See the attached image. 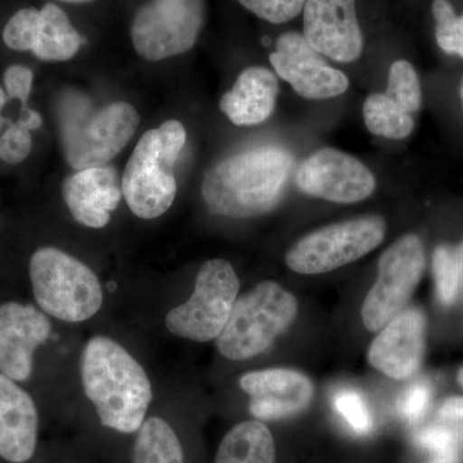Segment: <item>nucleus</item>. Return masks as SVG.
Listing matches in <instances>:
<instances>
[{
  "label": "nucleus",
  "mask_w": 463,
  "mask_h": 463,
  "mask_svg": "<svg viewBox=\"0 0 463 463\" xmlns=\"http://www.w3.org/2000/svg\"><path fill=\"white\" fill-rule=\"evenodd\" d=\"M272 434L264 423L241 422L222 440L215 463H274Z\"/></svg>",
  "instance_id": "nucleus-21"
},
{
  "label": "nucleus",
  "mask_w": 463,
  "mask_h": 463,
  "mask_svg": "<svg viewBox=\"0 0 463 463\" xmlns=\"http://www.w3.org/2000/svg\"><path fill=\"white\" fill-rule=\"evenodd\" d=\"M17 121L29 130L39 129L43 125L42 116L30 108L21 109L20 118Z\"/></svg>",
  "instance_id": "nucleus-35"
},
{
  "label": "nucleus",
  "mask_w": 463,
  "mask_h": 463,
  "mask_svg": "<svg viewBox=\"0 0 463 463\" xmlns=\"http://www.w3.org/2000/svg\"><path fill=\"white\" fill-rule=\"evenodd\" d=\"M5 102H7V96H5V90L0 88V129H2L3 125L11 123V120L2 116V109L5 108Z\"/></svg>",
  "instance_id": "nucleus-37"
},
{
  "label": "nucleus",
  "mask_w": 463,
  "mask_h": 463,
  "mask_svg": "<svg viewBox=\"0 0 463 463\" xmlns=\"http://www.w3.org/2000/svg\"><path fill=\"white\" fill-rule=\"evenodd\" d=\"M205 11V0H149L130 26L134 50L152 62L185 53L199 39Z\"/></svg>",
  "instance_id": "nucleus-7"
},
{
  "label": "nucleus",
  "mask_w": 463,
  "mask_h": 463,
  "mask_svg": "<svg viewBox=\"0 0 463 463\" xmlns=\"http://www.w3.org/2000/svg\"><path fill=\"white\" fill-rule=\"evenodd\" d=\"M81 383L103 426L124 434L139 430L152 401L151 381L125 347L106 336L88 341Z\"/></svg>",
  "instance_id": "nucleus-1"
},
{
  "label": "nucleus",
  "mask_w": 463,
  "mask_h": 463,
  "mask_svg": "<svg viewBox=\"0 0 463 463\" xmlns=\"http://www.w3.org/2000/svg\"><path fill=\"white\" fill-rule=\"evenodd\" d=\"M337 413L345 420L355 434L365 435L373 430V416L364 397L354 390H341L334 398Z\"/></svg>",
  "instance_id": "nucleus-28"
},
{
  "label": "nucleus",
  "mask_w": 463,
  "mask_h": 463,
  "mask_svg": "<svg viewBox=\"0 0 463 463\" xmlns=\"http://www.w3.org/2000/svg\"><path fill=\"white\" fill-rule=\"evenodd\" d=\"M429 463H461L459 452L449 453V455L432 457Z\"/></svg>",
  "instance_id": "nucleus-36"
},
{
  "label": "nucleus",
  "mask_w": 463,
  "mask_h": 463,
  "mask_svg": "<svg viewBox=\"0 0 463 463\" xmlns=\"http://www.w3.org/2000/svg\"><path fill=\"white\" fill-rule=\"evenodd\" d=\"M365 127L374 136L404 139L413 132V115L408 114L385 93H373L364 105Z\"/></svg>",
  "instance_id": "nucleus-23"
},
{
  "label": "nucleus",
  "mask_w": 463,
  "mask_h": 463,
  "mask_svg": "<svg viewBox=\"0 0 463 463\" xmlns=\"http://www.w3.org/2000/svg\"><path fill=\"white\" fill-rule=\"evenodd\" d=\"M458 381H459V383H461V386L463 388V367L461 368V370H459Z\"/></svg>",
  "instance_id": "nucleus-40"
},
{
  "label": "nucleus",
  "mask_w": 463,
  "mask_h": 463,
  "mask_svg": "<svg viewBox=\"0 0 463 463\" xmlns=\"http://www.w3.org/2000/svg\"><path fill=\"white\" fill-rule=\"evenodd\" d=\"M298 312L294 295L265 281L237 298L227 325L216 339L219 352L232 361L260 354L288 327Z\"/></svg>",
  "instance_id": "nucleus-5"
},
{
  "label": "nucleus",
  "mask_w": 463,
  "mask_h": 463,
  "mask_svg": "<svg viewBox=\"0 0 463 463\" xmlns=\"http://www.w3.org/2000/svg\"><path fill=\"white\" fill-rule=\"evenodd\" d=\"M62 196L69 212L84 227H106L120 203L123 191L118 172L111 166L90 167L67 176Z\"/></svg>",
  "instance_id": "nucleus-17"
},
{
  "label": "nucleus",
  "mask_w": 463,
  "mask_h": 463,
  "mask_svg": "<svg viewBox=\"0 0 463 463\" xmlns=\"http://www.w3.org/2000/svg\"><path fill=\"white\" fill-rule=\"evenodd\" d=\"M459 96H461V103H462V109H463V79L461 83V90H459Z\"/></svg>",
  "instance_id": "nucleus-41"
},
{
  "label": "nucleus",
  "mask_w": 463,
  "mask_h": 463,
  "mask_svg": "<svg viewBox=\"0 0 463 463\" xmlns=\"http://www.w3.org/2000/svg\"><path fill=\"white\" fill-rule=\"evenodd\" d=\"M269 60L274 71L303 99H334L349 88L346 76L328 65L303 33H282Z\"/></svg>",
  "instance_id": "nucleus-12"
},
{
  "label": "nucleus",
  "mask_w": 463,
  "mask_h": 463,
  "mask_svg": "<svg viewBox=\"0 0 463 463\" xmlns=\"http://www.w3.org/2000/svg\"><path fill=\"white\" fill-rule=\"evenodd\" d=\"M417 446L429 450L432 456L458 452V439L452 429L446 426H430L416 435Z\"/></svg>",
  "instance_id": "nucleus-31"
},
{
  "label": "nucleus",
  "mask_w": 463,
  "mask_h": 463,
  "mask_svg": "<svg viewBox=\"0 0 463 463\" xmlns=\"http://www.w3.org/2000/svg\"><path fill=\"white\" fill-rule=\"evenodd\" d=\"M132 463H184L181 441L172 426L158 417L143 422L134 443Z\"/></svg>",
  "instance_id": "nucleus-22"
},
{
  "label": "nucleus",
  "mask_w": 463,
  "mask_h": 463,
  "mask_svg": "<svg viewBox=\"0 0 463 463\" xmlns=\"http://www.w3.org/2000/svg\"><path fill=\"white\" fill-rule=\"evenodd\" d=\"M385 94L408 114L413 115L421 109V84L416 70L408 61L399 60L390 67Z\"/></svg>",
  "instance_id": "nucleus-24"
},
{
  "label": "nucleus",
  "mask_w": 463,
  "mask_h": 463,
  "mask_svg": "<svg viewBox=\"0 0 463 463\" xmlns=\"http://www.w3.org/2000/svg\"><path fill=\"white\" fill-rule=\"evenodd\" d=\"M456 255L457 258H458L459 264H461V268L463 270V242L461 245L458 246V248H456Z\"/></svg>",
  "instance_id": "nucleus-38"
},
{
  "label": "nucleus",
  "mask_w": 463,
  "mask_h": 463,
  "mask_svg": "<svg viewBox=\"0 0 463 463\" xmlns=\"http://www.w3.org/2000/svg\"><path fill=\"white\" fill-rule=\"evenodd\" d=\"M298 190L309 196L337 203H354L373 194L376 179L364 164L345 152L322 148L301 163Z\"/></svg>",
  "instance_id": "nucleus-11"
},
{
  "label": "nucleus",
  "mask_w": 463,
  "mask_h": 463,
  "mask_svg": "<svg viewBox=\"0 0 463 463\" xmlns=\"http://www.w3.org/2000/svg\"><path fill=\"white\" fill-rule=\"evenodd\" d=\"M38 422L32 397L0 373V456L14 463L29 461L35 452Z\"/></svg>",
  "instance_id": "nucleus-18"
},
{
  "label": "nucleus",
  "mask_w": 463,
  "mask_h": 463,
  "mask_svg": "<svg viewBox=\"0 0 463 463\" xmlns=\"http://www.w3.org/2000/svg\"><path fill=\"white\" fill-rule=\"evenodd\" d=\"M32 130L16 121L9 123L8 129L0 137V158L5 163L16 165L23 163L33 148Z\"/></svg>",
  "instance_id": "nucleus-30"
},
{
  "label": "nucleus",
  "mask_w": 463,
  "mask_h": 463,
  "mask_svg": "<svg viewBox=\"0 0 463 463\" xmlns=\"http://www.w3.org/2000/svg\"><path fill=\"white\" fill-rule=\"evenodd\" d=\"M385 223L379 216L352 219L307 234L286 255L294 272L321 274L353 263L383 242Z\"/></svg>",
  "instance_id": "nucleus-8"
},
{
  "label": "nucleus",
  "mask_w": 463,
  "mask_h": 463,
  "mask_svg": "<svg viewBox=\"0 0 463 463\" xmlns=\"http://www.w3.org/2000/svg\"><path fill=\"white\" fill-rule=\"evenodd\" d=\"M239 289V277L227 260H207L197 273L190 300L167 313V331L197 343L218 339L230 319Z\"/></svg>",
  "instance_id": "nucleus-6"
},
{
  "label": "nucleus",
  "mask_w": 463,
  "mask_h": 463,
  "mask_svg": "<svg viewBox=\"0 0 463 463\" xmlns=\"http://www.w3.org/2000/svg\"><path fill=\"white\" fill-rule=\"evenodd\" d=\"M29 273L36 303L60 321L84 322L102 307L99 277L62 250L43 248L33 252Z\"/></svg>",
  "instance_id": "nucleus-4"
},
{
  "label": "nucleus",
  "mask_w": 463,
  "mask_h": 463,
  "mask_svg": "<svg viewBox=\"0 0 463 463\" xmlns=\"http://www.w3.org/2000/svg\"><path fill=\"white\" fill-rule=\"evenodd\" d=\"M435 41L444 53L463 58V14L458 16L449 0H432Z\"/></svg>",
  "instance_id": "nucleus-25"
},
{
  "label": "nucleus",
  "mask_w": 463,
  "mask_h": 463,
  "mask_svg": "<svg viewBox=\"0 0 463 463\" xmlns=\"http://www.w3.org/2000/svg\"><path fill=\"white\" fill-rule=\"evenodd\" d=\"M279 91V80L270 70L249 67L241 72L233 88L223 94L219 108L234 125L252 127L264 123L273 114Z\"/></svg>",
  "instance_id": "nucleus-19"
},
{
  "label": "nucleus",
  "mask_w": 463,
  "mask_h": 463,
  "mask_svg": "<svg viewBox=\"0 0 463 463\" xmlns=\"http://www.w3.org/2000/svg\"><path fill=\"white\" fill-rule=\"evenodd\" d=\"M50 319L33 306H0V373L14 381L32 376L33 353L48 340Z\"/></svg>",
  "instance_id": "nucleus-14"
},
{
  "label": "nucleus",
  "mask_w": 463,
  "mask_h": 463,
  "mask_svg": "<svg viewBox=\"0 0 463 463\" xmlns=\"http://www.w3.org/2000/svg\"><path fill=\"white\" fill-rule=\"evenodd\" d=\"M248 11L270 24L288 23L303 12L307 0H239Z\"/></svg>",
  "instance_id": "nucleus-29"
},
{
  "label": "nucleus",
  "mask_w": 463,
  "mask_h": 463,
  "mask_svg": "<svg viewBox=\"0 0 463 463\" xmlns=\"http://www.w3.org/2000/svg\"><path fill=\"white\" fill-rule=\"evenodd\" d=\"M240 385L251 398L252 416L268 421L300 413L313 398V383L306 374L282 368L243 374Z\"/></svg>",
  "instance_id": "nucleus-16"
},
{
  "label": "nucleus",
  "mask_w": 463,
  "mask_h": 463,
  "mask_svg": "<svg viewBox=\"0 0 463 463\" xmlns=\"http://www.w3.org/2000/svg\"><path fill=\"white\" fill-rule=\"evenodd\" d=\"M425 317L417 307L402 310L374 339L368 361L392 379H407L421 365L425 352Z\"/></svg>",
  "instance_id": "nucleus-15"
},
{
  "label": "nucleus",
  "mask_w": 463,
  "mask_h": 463,
  "mask_svg": "<svg viewBox=\"0 0 463 463\" xmlns=\"http://www.w3.org/2000/svg\"><path fill=\"white\" fill-rule=\"evenodd\" d=\"M83 42L62 8L47 3L41 9L38 38L32 51L36 57L47 62H63L78 53Z\"/></svg>",
  "instance_id": "nucleus-20"
},
{
  "label": "nucleus",
  "mask_w": 463,
  "mask_h": 463,
  "mask_svg": "<svg viewBox=\"0 0 463 463\" xmlns=\"http://www.w3.org/2000/svg\"><path fill=\"white\" fill-rule=\"evenodd\" d=\"M141 116L127 102L109 103L90 116L66 121L62 128L63 152L75 170L108 165L133 138Z\"/></svg>",
  "instance_id": "nucleus-9"
},
{
  "label": "nucleus",
  "mask_w": 463,
  "mask_h": 463,
  "mask_svg": "<svg viewBox=\"0 0 463 463\" xmlns=\"http://www.w3.org/2000/svg\"><path fill=\"white\" fill-rule=\"evenodd\" d=\"M33 75L29 67L14 65L5 72V85L9 99H18L21 109L29 108L30 93H32Z\"/></svg>",
  "instance_id": "nucleus-33"
},
{
  "label": "nucleus",
  "mask_w": 463,
  "mask_h": 463,
  "mask_svg": "<svg viewBox=\"0 0 463 463\" xmlns=\"http://www.w3.org/2000/svg\"><path fill=\"white\" fill-rule=\"evenodd\" d=\"M304 38L322 56L354 62L364 52V33L356 17L355 0H307Z\"/></svg>",
  "instance_id": "nucleus-13"
},
{
  "label": "nucleus",
  "mask_w": 463,
  "mask_h": 463,
  "mask_svg": "<svg viewBox=\"0 0 463 463\" xmlns=\"http://www.w3.org/2000/svg\"><path fill=\"white\" fill-rule=\"evenodd\" d=\"M187 142L181 121L167 120L143 134L125 166L121 191L138 218L165 214L176 196L175 165Z\"/></svg>",
  "instance_id": "nucleus-3"
},
{
  "label": "nucleus",
  "mask_w": 463,
  "mask_h": 463,
  "mask_svg": "<svg viewBox=\"0 0 463 463\" xmlns=\"http://www.w3.org/2000/svg\"><path fill=\"white\" fill-rule=\"evenodd\" d=\"M294 157L264 146L224 158L207 170L201 192L210 212L228 218H252L281 200Z\"/></svg>",
  "instance_id": "nucleus-2"
},
{
  "label": "nucleus",
  "mask_w": 463,
  "mask_h": 463,
  "mask_svg": "<svg viewBox=\"0 0 463 463\" xmlns=\"http://www.w3.org/2000/svg\"><path fill=\"white\" fill-rule=\"evenodd\" d=\"M432 272L439 300L449 307L455 303L463 279V270L456 255V250L439 246L432 257Z\"/></svg>",
  "instance_id": "nucleus-26"
},
{
  "label": "nucleus",
  "mask_w": 463,
  "mask_h": 463,
  "mask_svg": "<svg viewBox=\"0 0 463 463\" xmlns=\"http://www.w3.org/2000/svg\"><path fill=\"white\" fill-rule=\"evenodd\" d=\"M439 416H440V419L444 420V421L456 425V434L461 435L463 438V398L453 397L447 399V401L441 404Z\"/></svg>",
  "instance_id": "nucleus-34"
},
{
  "label": "nucleus",
  "mask_w": 463,
  "mask_h": 463,
  "mask_svg": "<svg viewBox=\"0 0 463 463\" xmlns=\"http://www.w3.org/2000/svg\"><path fill=\"white\" fill-rule=\"evenodd\" d=\"M431 401V390L426 383H417L410 386L399 399V412L408 421L416 422L422 419Z\"/></svg>",
  "instance_id": "nucleus-32"
},
{
  "label": "nucleus",
  "mask_w": 463,
  "mask_h": 463,
  "mask_svg": "<svg viewBox=\"0 0 463 463\" xmlns=\"http://www.w3.org/2000/svg\"><path fill=\"white\" fill-rule=\"evenodd\" d=\"M39 25H41V11L39 9H20L5 25L3 41L8 48L14 51H33L36 38H38Z\"/></svg>",
  "instance_id": "nucleus-27"
},
{
  "label": "nucleus",
  "mask_w": 463,
  "mask_h": 463,
  "mask_svg": "<svg viewBox=\"0 0 463 463\" xmlns=\"http://www.w3.org/2000/svg\"><path fill=\"white\" fill-rule=\"evenodd\" d=\"M63 2H67V3H88V2H91V0H63Z\"/></svg>",
  "instance_id": "nucleus-39"
},
{
  "label": "nucleus",
  "mask_w": 463,
  "mask_h": 463,
  "mask_svg": "<svg viewBox=\"0 0 463 463\" xmlns=\"http://www.w3.org/2000/svg\"><path fill=\"white\" fill-rule=\"evenodd\" d=\"M425 269L421 239L407 234L385 252L379 261V276L362 307V319L371 331L383 330L405 309Z\"/></svg>",
  "instance_id": "nucleus-10"
}]
</instances>
